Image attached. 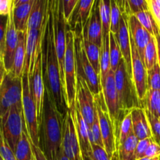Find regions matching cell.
Returning a JSON list of instances; mask_svg holds the SVG:
<instances>
[{"label": "cell", "mask_w": 160, "mask_h": 160, "mask_svg": "<svg viewBox=\"0 0 160 160\" xmlns=\"http://www.w3.org/2000/svg\"><path fill=\"white\" fill-rule=\"evenodd\" d=\"M49 6V1H48ZM46 88L50 98L56 106L58 112L64 117L67 108L64 100L63 90L61 82L59 62L55 45V32L52 16L49 7V20L47 28V50L45 56V81Z\"/></svg>", "instance_id": "6da1fadb"}, {"label": "cell", "mask_w": 160, "mask_h": 160, "mask_svg": "<svg viewBox=\"0 0 160 160\" xmlns=\"http://www.w3.org/2000/svg\"><path fill=\"white\" fill-rule=\"evenodd\" d=\"M63 117L56 108L45 90L42 121L40 128L42 144L40 148L48 160H56L58 151L62 146Z\"/></svg>", "instance_id": "7a4b0ae2"}, {"label": "cell", "mask_w": 160, "mask_h": 160, "mask_svg": "<svg viewBox=\"0 0 160 160\" xmlns=\"http://www.w3.org/2000/svg\"><path fill=\"white\" fill-rule=\"evenodd\" d=\"M66 54L64 62V75H65V102L70 109L76 102L77 96V62L75 54L74 33L67 23L66 29Z\"/></svg>", "instance_id": "3957f363"}, {"label": "cell", "mask_w": 160, "mask_h": 160, "mask_svg": "<svg viewBox=\"0 0 160 160\" xmlns=\"http://www.w3.org/2000/svg\"><path fill=\"white\" fill-rule=\"evenodd\" d=\"M22 107L25 125L31 142L33 145L40 147V127L37 115V108L30 88L29 75L23 73L22 76Z\"/></svg>", "instance_id": "277c9868"}, {"label": "cell", "mask_w": 160, "mask_h": 160, "mask_svg": "<svg viewBox=\"0 0 160 160\" xmlns=\"http://www.w3.org/2000/svg\"><path fill=\"white\" fill-rule=\"evenodd\" d=\"M95 99L104 148L111 160H114L115 158L117 159V139L116 138L115 125L108 113L102 92L95 96Z\"/></svg>", "instance_id": "5b68a950"}, {"label": "cell", "mask_w": 160, "mask_h": 160, "mask_svg": "<svg viewBox=\"0 0 160 160\" xmlns=\"http://www.w3.org/2000/svg\"><path fill=\"white\" fill-rule=\"evenodd\" d=\"M82 34H76L74 33L77 73L78 76L84 78L90 91L95 97L102 92L101 82H100V77L97 74L95 69L93 68L88 59L82 45Z\"/></svg>", "instance_id": "8992f818"}, {"label": "cell", "mask_w": 160, "mask_h": 160, "mask_svg": "<svg viewBox=\"0 0 160 160\" xmlns=\"http://www.w3.org/2000/svg\"><path fill=\"white\" fill-rule=\"evenodd\" d=\"M3 136L9 148L15 151L22 133L26 128L22 104L15 105L1 119Z\"/></svg>", "instance_id": "52a82bcc"}, {"label": "cell", "mask_w": 160, "mask_h": 160, "mask_svg": "<svg viewBox=\"0 0 160 160\" xmlns=\"http://www.w3.org/2000/svg\"><path fill=\"white\" fill-rule=\"evenodd\" d=\"M22 78L6 73L0 84V119L15 105L22 104Z\"/></svg>", "instance_id": "ba28073f"}, {"label": "cell", "mask_w": 160, "mask_h": 160, "mask_svg": "<svg viewBox=\"0 0 160 160\" xmlns=\"http://www.w3.org/2000/svg\"><path fill=\"white\" fill-rule=\"evenodd\" d=\"M61 147L69 160H84L70 109H67L63 117Z\"/></svg>", "instance_id": "9c48e42d"}, {"label": "cell", "mask_w": 160, "mask_h": 160, "mask_svg": "<svg viewBox=\"0 0 160 160\" xmlns=\"http://www.w3.org/2000/svg\"><path fill=\"white\" fill-rule=\"evenodd\" d=\"M131 78L138 101H145L148 93V75L145 62L141 58L135 44L131 36Z\"/></svg>", "instance_id": "30bf717a"}, {"label": "cell", "mask_w": 160, "mask_h": 160, "mask_svg": "<svg viewBox=\"0 0 160 160\" xmlns=\"http://www.w3.org/2000/svg\"><path fill=\"white\" fill-rule=\"evenodd\" d=\"M76 103L84 121L91 127L97 117L95 96L84 78L80 76H77Z\"/></svg>", "instance_id": "8fae6325"}, {"label": "cell", "mask_w": 160, "mask_h": 160, "mask_svg": "<svg viewBox=\"0 0 160 160\" xmlns=\"http://www.w3.org/2000/svg\"><path fill=\"white\" fill-rule=\"evenodd\" d=\"M43 52L39 55L34 64L32 76L29 77L30 88L32 92L33 98L37 108V115L39 127L42 124V112H43L44 98H45V87L43 77Z\"/></svg>", "instance_id": "7c38bea8"}, {"label": "cell", "mask_w": 160, "mask_h": 160, "mask_svg": "<svg viewBox=\"0 0 160 160\" xmlns=\"http://www.w3.org/2000/svg\"><path fill=\"white\" fill-rule=\"evenodd\" d=\"M114 79L121 112H128L132 109L130 99L131 95V85H133V83L132 78L128 73L126 62L123 59H121L118 68L114 72Z\"/></svg>", "instance_id": "4fadbf2b"}, {"label": "cell", "mask_w": 160, "mask_h": 160, "mask_svg": "<svg viewBox=\"0 0 160 160\" xmlns=\"http://www.w3.org/2000/svg\"><path fill=\"white\" fill-rule=\"evenodd\" d=\"M102 93L108 113L115 125L120 118L121 109H120L118 94L115 86L114 72H112V70L109 71L106 78L105 85L102 87Z\"/></svg>", "instance_id": "5bb4252c"}, {"label": "cell", "mask_w": 160, "mask_h": 160, "mask_svg": "<svg viewBox=\"0 0 160 160\" xmlns=\"http://www.w3.org/2000/svg\"><path fill=\"white\" fill-rule=\"evenodd\" d=\"M17 45H18V31L16 29L14 24L12 8L10 13L8 16L7 29H6L4 56H3V62H4L6 73H10L12 71L14 55Z\"/></svg>", "instance_id": "9a60e30c"}, {"label": "cell", "mask_w": 160, "mask_h": 160, "mask_svg": "<svg viewBox=\"0 0 160 160\" xmlns=\"http://www.w3.org/2000/svg\"><path fill=\"white\" fill-rule=\"evenodd\" d=\"M83 38L102 47V26L99 13V1H95L87 24L83 29Z\"/></svg>", "instance_id": "2e32d148"}, {"label": "cell", "mask_w": 160, "mask_h": 160, "mask_svg": "<svg viewBox=\"0 0 160 160\" xmlns=\"http://www.w3.org/2000/svg\"><path fill=\"white\" fill-rule=\"evenodd\" d=\"M70 109H71L72 115H73V122H74L75 128H76L77 133H78L80 146H81L83 156L84 158L90 157L92 153V145H91L88 138V129L90 127L84 121L81 112L78 109L76 102Z\"/></svg>", "instance_id": "e0dca14e"}, {"label": "cell", "mask_w": 160, "mask_h": 160, "mask_svg": "<svg viewBox=\"0 0 160 160\" xmlns=\"http://www.w3.org/2000/svg\"><path fill=\"white\" fill-rule=\"evenodd\" d=\"M115 36L117 38L119 46H120L123 59H124L125 62H126L128 72L130 76L131 77V34H130L129 26H128V15L125 12L122 13L119 31Z\"/></svg>", "instance_id": "ac0fdd59"}, {"label": "cell", "mask_w": 160, "mask_h": 160, "mask_svg": "<svg viewBox=\"0 0 160 160\" xmlns=\"http://www.w3.org/2000/svg\"><path fill=\"white\" fill-rule=\"evenodd\" d=\"M128 26H129L130 34L135 44L137 49L138 51L141 58L143 60L144 59V52L145 48L148 44L149 41L151 40V34L148 32L142 24L139 23L137 17L134 14H128ZM144 62V61H143Z\"/></svg>", "instance_id": "d6986e66"}, {"label": "cell", "mask_w": 160, "mask_h": 160, "mask_svg": "<svg viewBox=\"0 0 160 160\" xmlns=\"http://www.w3.org/2000/svg\"><path fill=\"white\" fill-rule=\"evenodd\" d=\"M34 0H13L12 16L18 32H28V23Z\"/></svg>", "instance_id": "ffe728a7"}, {"label": "cell", "mask_w": 160, "mask_h": 160, "mask_svg": "<svg viewBox=\"0 0 160 160\" xmlns=\"http://www.w3.org/2000/svg\"><path fill=\"white\" fill-rule=\"evenodd\" d=\"M132 116L133 132L138 140L152 138L151 127L145 109L142 107H134L131 109Z\"/></svg>", "instance_id": "44dd1931"}, {"label": "cell", "mask_w": 160, "mask_h": 160, "mask_svg": "<svg viewBox=\"0 0 160 160\" xmlns=\"http://www.w3.org/2000/svg\"><path fill=\"white\" fill-rule=\"evenodd\" d=\"M48 14V1L34 0L28 23V31L41 29Z\"/></svg>", "instance_id": "7402d4cb"}, {"label": "cell", "mask_w": 160, "mask_h": 160, "mask_svg": "<svg viewBox=\"0 0 160 160\" xmlns=\"http://www.w3.org/2000/svg\"><path fill=\"white\" fill-rule=\"evenodd\" d=\"M27 32H18V45L14 55L13 65L10 72L16 78H22L26 56Z\"/></svg>", "instance_id": "603a6c76"}, {"label": "cell", "mask_w": 160, "mask_h": 160, "mask_svg": "<svg viewBox=\"0 0 160 160\" xmlns=\"http://www.w3.org/2000/svg\"><path fill=\"white\" fill-rule=\"evenodd\" d=\"M13 153L17 160H35L31 147V139L28 136L26 128L22 133L21 138L17 143Z\"/></svg>", "instance_id": "cb8c5ba5"}, {"label": "cell", "mask_w": 160, "mask_h": 160, "mask_svg": "<svg viewBox=\"0 0 160 160\" xmlns=\"http://www.w3.org/2000/svg\"><path fill=\"white\" fill-rule=\"evenodd\" d=\"M138 141L133 133L123 143L118 145L117 160H136L135 150Z\"/></svg>", "instance_id": "d4e9b609"}, {"label": "cell", "mask_w": 160, "mask_h": 160, "mask_svg": "<svg viewBox=\"0 0 160 160\" xmlns=\"http://www.w3.org/2000/svg\"><path fill=\"white\" fill-rule=\"evenodd\" d=\"M82 45L89 62L95 69L97 74L100 77V61H101L102 48L95 43H92L83 38Z\"/></svg>", "instance_id": "484cf974"}, {"label": "cell", "mask_w": 160, "mask_h": 160, "mask_svg": "<svg viewBox=\"0 0 160 160\" xmlns=\"http://www.w3.org/2000/svg\"><path fill=\"white\" fill-rule=\"evenodd\" d=\"M110 69V56H109V35L102 38L101 61H100V82L102 88L105 85L106 78Z\"/></svg>", "instance_id": "4316f807"}, {"label": "cell", "mask_w": 160, "mask_h": 160, "mask_svg": "<svg viewBox=\"0 0 160 160\" xmlns=\"http://www.w3.org/2000/svg\"><path fill=\"white\" fill-rule=\"evenodd\" d=\"M99 13L102 26V38H105L110 34L111 1L100 0Z\"/></svg>", "instance_id": "83f0119b"}, {"label": "cell", "mask_w": 160, "mask_h": 160, "mask_svg": "<svg viewBox=\"0 0 160 160\" xmlns=\"http://www.w3.org/2000/svg\"><path fill=\"white\" fill-rule=\"evenodd\" d=\"M143 61L147 70L152 69L156 63H158V48L155 36L152 37L151 40L145 48Z\"/></svg>", "instance_id": "f1b7e54d"}, {"label": "cell", "mask_w": 160, "mask_h": 160, "mask_svg": "<svg viewBox=\"0 0 160 160\" xmlns=\"http://www.w3.org/2000/svg\"><path fill=\"white\" fill-rule=\"evenodd\" d=\"M109 56H110V69L115 72L118 68L120 61L123 59L117 38L112 33L109 34Z\"/></svg>", "instance_id": "f546056e"}, {"label": "cell", "mask_w": 160, "mask_h": 160, "mask_svg": "<svg viewBox=\"0 0 160 160\" xmlns=\"http://www.w3.org/2000/svg\"><path fill=\"white\" fill-rule=\"evenodd\" d=\"M119 138L117 139V146L120 144L123 143L131 134H133V123H132V116H131V110L126 112V114L123 117L121 123L119 128Z\"/></svg>", "instance_id": "4dcf8cb0"}, {"label": "cell", "mask_w": 160, "mask_h": 160, "mask_svg": "<svg viewBox=\"0 0 160 160\" xmlns=\"http://www.w3.org/2000/svg\"><path fill=\"white\" fill-rule=\"evenodd\" d=\"M95 2V1H79L77 6L76 9L78 10V14L79 17L78 22L82 28V30L84 29L88 21Z\"/></svg>", "instance_id": "1f68e13d"}, {"label": "cell", "mask_w": 160, "mask_h": 160, "mask_svg": "<svg viewBox=\"0 0 160 160\" xmlns=\"http://www.w3.org/2000/svg\"><path fill=\"white\" fill-rule=\"evenodd\" d=\"M145 108L154 117H156L160 103V91L148 90L146 98H145Z\"/></svg>", "instance_id": "d6a6232c"}, {"label": "cell", "mask_w": 160, "mask_h": 160, "mask_svg": "<svg viewBox=\"0 0 160 160\" xmlns=\"http://www.w3.org/2000/svg\"><path fill=\"white\" fill-rule=\"evenodd\" d=\"M122 12L117 1H111V14H110V32L113 34H117L120 28V20Z\"/></svg>", "instance_id": "836d02e7"}, {"label": "cell", "mask_w": 160, "mask_h": 160, "mask_svg": "<svg viewBox=\"0 0 160 160\" xmlns=\"http://www.w3.org/2000/svg\"><path fill=\"white\" fill-rule=\"evenodd\" d=\"M134 15H135L138 20L143 26V28L149 34L154 36V29L156 23L155 22L154 19H153L152 16L151 12H149V10L142 11V12H138V13L134 14Z\"/></svg>", "instance_id": "e575fe53"}, {"label": "cell", "mask_w": 160, "mask_h": 160, "mask_svg": "<svg viewBox=\"0 0 160 160\" xmlns=\"http://www.w3.org/2000/svg\"><path fill=\"white\" fill-rule=\"evenodd\" d=\"M148 90L160 91V67L159 62L147 70Z\"/></svg>", "instance_id": "d590c367"}, {"label": "cell", "mask_w": 160, "mask_h": 160, "mask_svg": "<svg viewBox=\"0 0 160 160\" xmlns=\"http://www.w3.org/2000/svg\"><path fill=\"white\" fill-rule=\"evenodd\" d=\"M145 109V108H144ZM145 113L148 117L150 127H151L152 133V138L158 145H160V120L157 117H154L151 112H148L145 109Z\"/></svg>", "instance_id": "8d00e7d4"}, {"label": "cell", "mask_w": 160, "mask_h": 160, "mask_svg": "<svg viewBox=\"0 0 160 160\" xmlns=\"http://www.w3.org/2000/svg\"><path fill=\"white\" fill-rule=\"evenodd\" d=\"M0 155L4 160H17L13 152L5 141L2 128V121L0 119Z\"/></svg>", "instance_id": "74e56055"}, {"label": "cell", "mask_w": 160, "mask_h": 160, "mask_svg": "<svg viewBox=\"0 0 160 160\" xmlns=\"http://www.w3.org/2000/svg\"><path fill=\"white\" fill-rule=\"evenodd\" d=\"M8 16L0 15V56L3 59L6 42V29H7Z\"/></svg>", "instance_id": "f35d334b"}, {"label": "cell", "mask_w": 160, "mask_h": 160, "mask_svg": "<svg viewBox=\"0 0 160 160\" xmlns=\"http://www.w3.org/2000/svg\"><path fill=\"white\" fill-rule=\"evenodd\" d=\"M62 2V12L64 19L67 23H70L73 10L76 9L79 1L78 0H63Z\"/></svg>", "instance_id": "ab89813d"}, {"label": "cell", "mask_w": 160, "mask_h": 160, "mask_svg": "<svg viewBox=\"0 0 160 160\" xmlns=\"http://www.w3.org/2000/svg\"><path fill=\"white\" fill-rule=\"evenodd\" d=\"M128 4L131 14L148 10V0H131L128 1Z\"/></svg>", "instance_id": "60d3db41"}, {"label": "cell", "mask_w": 160, "mask_h": 160, "mask_svg": "<svg viewBox=\"0 0 160 160\" xmlns=\"http://www.w3.org/2000/svg\"><path fill=\"white\" fill-rule=\"evenodd\" d=\"M153 141L154 140H153L152 138L138 141L137 147H136V150H135V159L136 160H138V159H142V158L144 157L145 152H146V150L148 149V146L150 145V144H151Z\"/></svg>", "instance_id": "b9f144b4"}, {"label": "cell", "mask_w": 160, "mask_h": 160, "mask_svg": "<svg viewBox=\"0 0 160 160\" xmlns=\"http://www.w3.org/2000/svg\"><path fill=\"white\" fill-rule=\"evenodd\" d=\"M92 156L87 158H89L92 160H111L104 148H102V147L94 144L92 145Z\"/></svg>", "instance_id": "7bdbcfd3"}, {"label": "cell", "mask_w": 160, "mask_h": 160, "mask_svg": "<svg viewBox=\"0 0 160 160\" xmlns=\"http://www.w3.org/2000/svg\"><path fill=\"white\" fill-rule=\"evenodd\" d=\"M90 128L92 131V134H93L95 145H98V146L102 147V148H104V145H103V141H102V136L101 129H100V126H99V122H98V115H97L96 119H95V121L93 122V123H92V126L90 127Z\"/></svg>", "instance_id": "ee69618b"}, {"label": "cell", "mask_w": 160, "mask_h": 160, "mask_svg": "<svg viewBox=\"0 0 160 160\" xmlns=\"http://www.w3.org/2000/svg\"><path fill=\"white\" fill-rule=\"evenodd\" d=\"M148 10L151 12L155 22L160 29V7L156 5L155 0H148Z\"/></svg>", "instance_id": "f6af8a7d"}, {"label": "cell", "mask_w": 160, "mask_h": 160, "mask_svg": "<svg viewBox=\"0 0 160 160\" xmlns=\"http://www.w3.org/2000/svg\"><path fill=\"white\" fill-rule=\"evenodd\" d=\"M144 157L147 158H156L160 157V145H158L156 142L153 141L150 145L148 146V149L146 150Z\"/></svg>", "instance_id": "bcb514c9"}, {"label": "cell", "mask_w": 160, "mask_h": 160, "mask_svg": "<svg viewBox=\"0 0 160 160\" xmlns=\"http://www.w3.org/2000/svg\"><path fill=\"white\" fill-rule=\"evenodd\" d=\"M13 0H0V15L9 16L12 8Z\"/></svg>", "instance_id": "7dc6e473"}, {"label": "cell", "mask_w": 160, "mask_h": 160, "mask_svg": "<svg viewBox=\"0 0 160 160\" xmlns=\"http://www.w3.org/2000/svg\"><path fill=\"white\" fill-rule=\"evenodd\" d=\"M31 147H32L33 153H34L35 160H48L44 155L43 152L40 148V147L36 146V145H33L32 143H31Z\"/></svg>", "instance_id": "c3c4849f"}, {"label": "cell", "mask_w": 160, "mask_h": 160, "mask_svg": "<svg viewBox=\"0 0 160 160\" xmlns=\"http://www.w3.org/2000/svg\"><path fill=\"white\" fill-rule=\"evenodd\" d=\"M154 36L156 39V43H157V48H158V62L160 67V30L158 28L157 24L156 25L154 29Z\"/></svg>", "instance_id": "681fc988"}, {"label": "cell", "mask_w": 160, "mask_h": 160, "mask_svg": "<svg viewBox=\"0 0 160 160\" xmlns=\"http://www.w3.org/2000/svg\"><path fill=\"white\" fill-rule=\"evenodd\" d=\"M6 69H5V65L4 62H3V59H2L1 56H0V84L2 81L3 78H4V75L6 73Z\"/></svg>", "instance_id": "f907efd6"}, {"label": "cell", "mask_w": 160, "mask_h": 160, "mask_svg": "<svg viewBox=\"0 0 160 160\" xmlns=\"http://www.w3.org/2000/svg\"><path fill=\"white\" fill-rule=\"evenodd\" d=\"M56 160H69L68 158L66 156V155L64 154L63 151L62 149V147L60 148V149L58 151L57 155H56Z\"/></svg>", "instance_id": "816d5d0a"}, {"label": "cell", "mask_w": 160, "mask_h": 160, "mask_svg": "<svg viewBox=\"0 0 160 160\" xmlns=\"http://www.w3.org/2000/svg\"><path fill=\"white\" fill-rule=\"evenodd\" d=\"M138 160H160V157H156V158H147V157H143L142 159Z\"/></svg>", "instance_id": "f5cc1de1"}, {"label": "cell", "mask_w": 160, "mask_h": 160, "mask_svg": "<svg viewBox=\"0 0 160 160\" xmlns=\"http://www.w3.org/2000/svg\"><path fill=\"white\" fill-rule=\"evenodd\" d=\"M155 2L156 3V5H157L159 7H160V0H155Z\"/></svg>", "instance_id": "db71d44e"}, {"label": "cell", "mask_w": 160, "mask_h": 160, "mask_svg": "<svg viewBox=\"0 0 160 160\" xmlns=\"http://www.w3.org/2000/svg\"><path fill=\"white\" fill-rule=\"evenodd\" d=\"M84 160H92V159H89V158H84Z\"/></svg>", "instance_id": "11a10c76"}, {"label": "cell", "mask_w": 160, "mask_h": 160, "mask_svg": "<svg viewBox=\"0 0 160 160\" xmlns=\"http://www.w3.org/2000/svg\"><path fill=\"white\" fill-rule=\"evenodd\" d=\"M0 160H4V159H2V156H1V155H0Z\"/></svg>", "instance_id": "9f6ffc18"}, {"label": "cell", "mask_w": 160, "mask_h": 160, "mask_svg": "<svg viewBox=\"0 0 160 160\" xmlns=\"http://www.w3.org/2000/svg\"><path fill=\"white\" fill-rule=\"evenodd\" d=\"M159 120H160V118H159Z\"/></svg>", "instance_id": "6f0895ef"}, {"label": "cell", "mask_w": 160, "mask_h": 160, "mask_svg": "<svg viewBox=\"0 0 160 160\" xmlns=\"http://www.w3.org/2000/svg\"><path fill=\"white\" fill-rule=\"evenodd\" d=\"M159 30H160V29H159Z\"/></svg>", "instance_id": "680465c9"}]
</instances>
